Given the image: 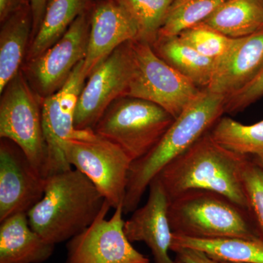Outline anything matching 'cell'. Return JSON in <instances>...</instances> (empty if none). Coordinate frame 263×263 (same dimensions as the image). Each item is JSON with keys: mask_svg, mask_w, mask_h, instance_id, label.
<instances>
[{"mask_svg": "<svg viewBox=\"0 0 263 263\" xmlns=\"http://www.w3.org/2000/svg\"><path fill=\"white\" fill-rule=\"evenodd\" d=\"M138 37L134 21L115 0L94 2L87 52L83 66L86 79L117 48Z\"/></svg>", "mask_w": 263, "mask_h": 263, "instance_id": "9a60e30c", "label": "cell"}, {"mask_svg": "<svg viewBox=\"0 0 263 263\" xmlns=\"http://www.w3.org/2000/svg\"><path fill=\"white\" fill-rule=\"evenodd\" d=\"M209 133L214 141L235 153L249 157L263 154V120L246 125L221 117Z\"/></svg>", "mask_w": 263, "mask_h": 263, "instance_id": "603a6c76", "label": "cell"}, {"mask_svg": "<svg viewBox=\"0 0 263 263\" xmlns=\"http://www.w3.org/2000/svg\"><path fill=\"white\" fill-rule=\"evenodd\" d=\"M67 162L84 174L109 205H123L133 160L117 145L96 134L87 139L66 142Z\"/></svg>", "mask_w": 263, "mask_h": 263, "instance_id": "ba28073f", "label": "cell"}, {"mask_svg": "<svg viewBox=\"0 0 263 263\" xmlns=\"http://www.w3.org/2000/svg\"><path fill=\"white\" fill-rule=\"evenodd\" d=\"M251 159L257 165L260 167L263 171V154H259V155L251 156Z\"/></svg>", "mask_w": 263, "mask_h": 263, "instance_id": "1f68e13d", "label": "cell"}, {"mask_svg": "<svg viewBox=\"0 0 263 263\" xmlns=\"http://www.w3.org/2000/svg\"><path fill=\"white\" fill-rule=\"evenodd\" d=\"M110 208L105 201L95 221L68 240L66 263H149L125 234L123 205L107 219Z\"/></svg>", "mask_w": 263, "mask_h": 263, "instance_id": "8fae6325", "label": "cell"}, {"mask_svg": "<svg viewBox=\"0 0 263 263\" xmlns=\"http://www.w3.org/2000/svg\"><path fill=\"white\" fill-rule=\"evenodd\" d=\"M202 24L231 38L263 29V0H226Z\"/></svg>", "mask_w": 263, "mask_h": 263, "instance_id": "44dd1931", "label": "cell"}, {"mask_svg": "<svg viewBox=\"0 0 263 263\" xmlns=\"http://www.w3.org/2000/svg\"><path fill=\"white\" fill-rule=\"evenodd\" d=\"M156 54L200 89L212 81L216 63L202 56L179 36H158L152 45Z\"/></svg>", "mask_w": 263, "mask_h": 263, "instance_id": "d6986e66", "label": "cell"}, {"mask_svg": "<svg viewBox=\"0 0 263 263\" xmlns=\"http://www.w3.org/2000/svg\"><path fill=\"white\" fill-rule=\"evenodd\" d=\"M46 178L40 174L18 145L0 141V221L27 214L42 199Z\"/></svg>", "mask_w": 263, "mask_h": 263, "instance_id": "4fadbf2b", "label": "cell"}, {"mask_svg": "<svg viewBox=\"0 0 263 263\" xmlns=\"http://www.w3.org/2000/svg\"><path fill=\"white\" fill-rule=\"evenodd\" d=\"M129 42L110 53L86 79L76 106V129L94 130L109 105L125 96L133 72Z\"/></svg>", "mask_w": 263, "mask_h": 263, "instance_id": "7c38bea8", "label": "cell"}, {"mask_svg": "<svg viewBox=\"0 0 263 263\" xmlns=\"http://www.w3.org/2000/svg\"><path fill=\"white\" fill-rule=\"evenodd\" d=\"M226 0H174L158 36H176L201 24Z\"/></svg>", "mask_w": 263, "mask_h": 263, "instance_id": "cb8c5ba5", "label": "cell"}, {"mask_svg": "<svg viewBox=\"0 0 263 263\" xmlns=\"http://www.w3.org/2000/svg\"><path fill=\"white\" fill-rule=\"evenodd\" d=\"M0 223V263H43L51 257L55 245L32 229L26 213Z\"/></svg>", "mask_w": 263, "mask_h": 263, "instance_id": "e0dca14e", "label": "cell"}, {"mask_svg": "<svg viewBox=\"0 0 263 263\" xmlns=\"http://www.w3.org/2000/svg\"><path fill=\"white\" fill-rule=\"evenodd\" d=\"M168 218L173 233L190 238H259L248 210L214 192L192 190L174 197Z\"/></svg>", "mask_w": 263, "mask_h": 263, "instance_id": "277c9868", "label": "cell"}, {"mask_svg": "<svg viewBox=\"0 0 263 263\" xmlns=\"http://www.w3.org/2000/svg\"><path fill=\"white\" fill-rule=\"evenodd\" d=\"M242 177L247 210L254 221L259 238L263 240V171L250 157L243 164Z\"/></svg>", "mask_w": 263, "mask_h": 263, "instance_id": "4316f807", "label": "cell"}, {"mask_svg": "<svg viewBox=\"0 0 263 263\" xmlns=\"http://www.w3.org/2000/svg\"><path fill=\"white\" fill-rule=\"evenodd\" d=\"M84 61L76 66L61 89L51 96L41 98L43 132L48 152L46 178L71 169L65 155L66 142L96 136L94 130H79L75 127L76 106L87 79L83 71Z\"/></svg>", "mask_w": 263, "mask_h": 263, "instance_id": "9c48e42d", "label": "cell"}, {"mask_svg": "<svg viewBox=\"0 0 263 263\" xmlns=\"http://www.w3.org/2000/svg\"><path fill=\"white\" fill-rule=\"evenodd\" d=\"M33 20L29 3L1 23L0 92L22 70L32 39Z\"/></svg>", "mask_w": 263, "mask_h": 263, "instance_id": "ac0fdd59", "label": "cell"}, {"mask_svg": "<svg viewBox=\"0 0 263 263\" xmlns=\"http://www.w3.org/2000/svg\"><path fill=\"white\" fill-rule=\"evenodd\" d=\"M226 97L207 89L175 119L162 139L152 150L132 163L123 208L135 212L152 181L165 166L209 133L224 114Z\"/></svg>", "mask_w": 263, "mask_h": 263, "instance_id": "3957f363", "label": "cell"}, {"mask_svg": "<svg viewBox=\"0 0 263 263\" xmlns=\"http://www.w3.org/2000/svg\"><path fill=\"white\" fill-rule=\"evenodd\" d=\"M92 5L76 19L58 42L41 56L26 62L22 68L40 98H47L61 89L76 66L84 60Z\"/></svg>", "mask_w": 263, "mask_h": 263, "instance_id": "30bf717a", "label": "cell"}, {"mask_svg": "<svg viewBox=\"0 0 263 263\" xmlns=\"http://www.w3.org/2000/svg\"><path fill=\"white\" fill-rule=\"evenodd\" d=\"M32 10L33 27L32 39L37 33L42 22L48 0H29Z\"/></svg>", "mask_w": 263, "mask_h": 263, "instance_id": "f546056e", "label": "cell"}, {"mask_svg": "<svg viewBox=\"0 0 263 263\" xmlns=\"http://www.w3.org/2000/svg\"><path fill=\"white\" fill-rule=\"evenodd\" d=\"M92 1L97 2V1H99V0H92Z\"/></svg>", "mask_w": 263, "mask_h": 263, "instance_id": "d6a6232c", "label": "cell"}, {"mask_svg": "<svg viewBox=\"0 0 263 263\" xmlns=\"http://www.w3.org/2000/svg\"><path fill=\"white\" fill-rule=\"evenodd\" d=\"M171 251L176 254V260L181 263H221L198 249L176 247Z\"/></svg>", "mask_w": 263, "mask_h": 263, "instance_id": "f1b7e54d", "label": "cell"}, {"mask_svg": "<svg viewBox=\"0 0 263 263\" xmlns=\"http://www.w3.org/2000/svg\"><path fill=\"white\" fill-rule=\"evenodd\" d=\"M0 137L18 145L46 178L48 152L41 98L29 84L22 69L1 92Z\"/></svg>", "mask_w": 263, "mask_h": 263, "instance_id": "52a82bcc", "label": "cell"}, {"mask_svg": "<svg viewBox=\"0 0 263 263\" xmlns=\"http://www.w3.org/2000/svg\"><path fill=\"white\" fill-rule=\"evenodd\" d=\"M105 199L76 169L46 178L42 199L27 213L33 230L48 243L68 241L95 221Z\"/></svg>", "mask_w": 263, "mask_h": 263, "instance_id": "7a4b0ae2", "label": "cell"}, {"mask_svg": "<svg viewBox=\"0 0 263 263\" xmlns=\"http://www.w3.org/2000/svg\"><path fill=\"white\" fill-rule=\"evenodd\" d=\"M209 132L171 161L156 178L169 200L192 190H206L221 194L247 209L242 174L249 156L221 146Z\"/></svg>", "mask_w": 263, "mask_h": 263, "instance_id": "6da1fadb", "label": "cell"}, {"mask_svg": "<svg viewBox=\"0 0 263 263\" xmlns=\"http://www.w3.org/2000/svg\"><path fill=\"white\" fill-rule=\"evenodd\" d=\"M176 247L198 249L221 262L263 263V240L259 238L200 239L174 233L171 251Z\"/></svg>", "mask_w": 263, "mask_h": 263, "instance_id": "7402d4cb", "label": "cell"}, {"mask_svg": "<svg viewBox=\"0 0 263 263\" xmlns=\"http://www.w3.org/2000/svg\"><path fill=\"white\" fill-rule=\"evenodd\" d=\"M29 0H0V22H3Z\"/></svg>", "mask_w": 263, "mask_h": 263, "instance_id": "4dcf8cb0", "label": "cell"}, {"mask_svg": "<svg viewBox=\"0 0 263 263\" xmlns=\"http://www.w3.org/2000/svg\"><path fill=\"white\" fill-rule=\"evenodd\" d=\"M263 70V29L236 38L226 56L216 64L207 90L230 96L253 81Z\"/></svg>", "mask_w": 263, "mask_h": 263, "instance_id": "2e32d148", "label": "cell"}, {"mask_svg": "<svg viewBox=\"0 0 263 263\" xmlns=\"http://www.w3.org/2000/svg\"><path fill=\"white\" fill-rule=\"evenodd\" d=\"M221 263H230V262H221Z\"/></svg>", "mask_w": 263, "mask_h": 263, "instance_id": "836d02e7", "label": "cell"}, {"mask_svg": "<svg viewBox=\"0 0 263 263\" xmlns=\"http://www.w3.org/2000/svg\"><path fill=\"white\" fill-rule=\"evenodd\" d=\"M146 204L137 209L124 222V232L132 243L143 242L155 263H181L170 256L173 233L168 218L169 198L160 180L150 183Z\"/></svg>", "mask_w": 263, "mask_h": 263, "instance_id": "5bb4252c", "label": "cell"}, {"mask_svg": "<svg viewBox=\"0 0 263 263\" xmlns=\"http://www.w3.org/2000/svg\"><path fill=\"white\" fill-rule=\"evenodd\" d=\"M129 45L133 72L125 96L148 100L179 117L202 89L157 56L149 43L133 40Z\"/></svg>", "mask_w": 263, "mask_h": 263, "instance_id": "8992f818", "label": "cell"}, {"mask_svg": "<svg viewBox=\"0 0 263 263\" xmlns=\"http://www.w3.org/2000/svg\"><path fill=\"white\" fill-rule=\"evenodd\" d=\"M262 98L263 70L253 81L243 89L226 98L224 113H239Z\"/></svg>", "mask_w": 263, "mask_h": 263, "instance_id": "83f0119b", "label": "cell"}, {"mask_svg": "<svg viewBox=\"0 0 263 263\" xmlns=\"http://www.w3.org/2000/svg\"><path fill=\"white\" fill-rule=\"evenodd\" d=\"M178 36L216 64L226 56L236 39L228 37L202 24L185 29Z\"/></svg>", "mask_w": 263, "mask_h": 263, "instance_id": "484cf974", "label": "cell"}, {"mask_svg": "<svg viewBox=\"0 0 263 263\" xmlns=\"http://www.w3.org/2000/svg\"><path fill=\"white\" fill-rule=\"evenodd\" d=\"M174 120L157 104L124 96L109 105L94 131L120 147L133 162L146 155L159 143Z\"/></svg>", "mask_w": 263, "mask_h": 263, "instance_id": "5b68a950", "label": "cell"}, {"mask_svg": "<svg viewBox=\"0 0 263 263\" xmlns=\"http://www.w3.org/2000/svg\"><path fill=\"white\" fill-rule=\"evenodd\" d=\"M93 3L92 0H48L42 22L29 44L26 62L41 56L58 42Z\"/></svg>", "mask_w": 263, "mask_h": 263, "instance_id": "ffe728a7", "label": "cell"}, {"mask_svg": "<svg viewBox=\"0 0 263 263\" xmlns=\"http://www.w3.org/2000/svg\"><path fill=\"white\" fill-rule=\"evenodd\" d=\"M134 21L139 41L149 43L157 41L170 6L174 0H115Z\"/></svg>", "mask_w": 263, "mask_h": 263, "instance_id": "d4e9b609", "label": "cell"}]
</instances>
